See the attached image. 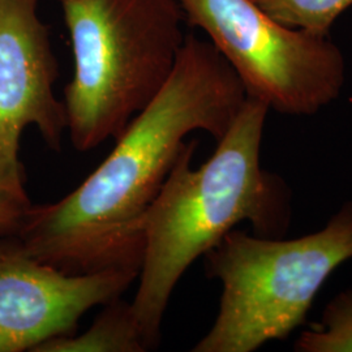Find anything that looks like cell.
Masks as SVG:
<instances>
[{
    "instance_id": "cell-6",
    "label": "cell",
    "mask_w": 352,
    "mask_h": 352,
    "mask_svg": "<svg viewBox=\"0 0 352 352\" xmlns=\"http://www.w3.org/2000/svg\"><path fill=\"white\" fill-rule=\"evenodd\" d=\"M138 276L126 269L69 274L30 256L13 235L0 238V352H34L75 334L89 309L120 298Z\"/></svg>"
},
{
    "instance_id": "cell-2",
    "label": "cell",
    "mask_w": 352,
    "mask_h": 352,
    "mask_svg": "<svg viewBox=\"0 0 352 352\" xmlns=\"http://www.w3.org/2000/svg\"><path fill=\"white\" fill-rule=\"evenodd\" d=\"M269 107L247 97L213 155L192 168L197 141L184 144L142 222L139 287L132 312L149 350L161 340L168 300L189 266L241 222L254 235L283 238L291 225L287 183L261 166Z\"/></svg>"
},
{
    "instance_id": "cell-7",
    "label": "cell",
    "mask_w": 352,
    "mask_h": 352,
    "mask_svg": "<svg viewBox=\"0 0 352 352\" xmlns=\"http://www.w3.org/2000/svg\"><path fill=\"white\" fill-rule=\"evenodd\" d=\"M59 65L50 29L38 13V0H0V182L24 187L20 138L36 126L60 151L67 118L54 93Z\"/></svg>"
},
{
    "instance_id": "cell-10",
    "label": "cell",
    "mask_w": 352,
    "mask_h": 352,
    "mask_svg": "<svg viewBox=\"0 0 352 352\" xmlns=\"http://www.w3.org/2000/svg\"><path fill=\"white\" fill-rule=\"evenodd\" d=\"M298 352H352V289L327 302L318 327L304 330L294 344Z\"/></svg>"
},
{
    "instance_id": "cell-4",
    "label": "cell",
    "mask_w": 352,
    "mask_h": 352,
    "mask_svg": "<svg viewBox=\"0 0 352 352\" xmlns=\"http://www.w3.org/2000/svg\"><path fill=\"white\" fill-rule=\"evenodd\" d=\"M351 258L352 201L324 228L296 239L230 231L205 254L222 296L213 327L192 351L252 352L287 338L327 278Z\"/></svg>"
},
{
    "instance_id": "cell-5",
    "label": "cell",
    "mask_w": 352,
    "mask_h": 352,
    "mask_svg": "<svg viewBox=\"0 0 352 352\" xmlns=\"http://www.w3.org/2000/svg\"><path fill=\"white\" fill-rule=\"evenodd\" d=\"M239 76L247 96L269 110L312 116L336 101L346 60L329 37L282 25L252 0H177Z\"/></svg>"
},
{
    "instance_id": "cell-3",
    "label": "cell",
    "mask_w": 352,
    "mask_h": 352,
    "mask_svg": "<svg viewBox=\"0 0 352 352\" xmlns=\"http://www.w3.org/2000/svg\"><path fill=\"white\" fill-rule=\"evenodd\" d=\"M74 52L64 89L76 151L118 139L158 94L184 43L177 0H58Z\"/></svg>"
},
{
    "instance_id": "cell-9",
    "label": "cell",
    "mask_w": 352,
    "mask_h": 352,
    "mask_svg": "<svg viewBox=\"0 0 352 352\" xmlns=\"http://www.w3.org/2000/svg\"><path fill=\"white\" fill-rule=\"evenodd\" d=\"M279 24L329 37L330 29L352 0H252Z\"/></svg>"
},
{
    "instance_id": "cell-11",
    "label": "cell",
    "mask_w": 352,
    "mask_h": 352,
    "mask_svg": "<svg viewBox=\"0 0 352 352\" xmlns=\"http://www.w3.org/2000/svg\"><path fill=\"white\" fill-rule=\"evenodd\" d=\"M30 206L25 187H13L0 182V238L17 231Z\"/></svg>"
},
{
    "instance_id": "cell-1",
    "label": "cell",
    "mask_w": 352,
    "mask_h": 352,
    "mask_svg": "<svg viewBox=\"0 0 352 352\" xmlns=\"http://www.w3.org/2000/svg\"><path fill=\"white\" fill-rule=\"evenodd\" d=\"M247 97L210 41L187 34L171 75L107 158L62 200L32 205L13 236L30 256L69 274H139L144 218L184 139L195 131L222 139Z\"/></svg>"
},
{
    "instance_id": "cell-8",
    "label": "cell",
    "mask_w": 352,
    "mask_h": 352,
    "mask_svg": "<svg viewBox=\"0 0 352 352\" xmlns=\"http://www.w3.org/2000/svg\"><path fill=\"white\" fill-rule=\"evenodd\" d=\"M151 351L131 302L116 298L106 302L93 325L80 336H65L45 342L34 352Z\"/></svg>"
}]
</instances>
